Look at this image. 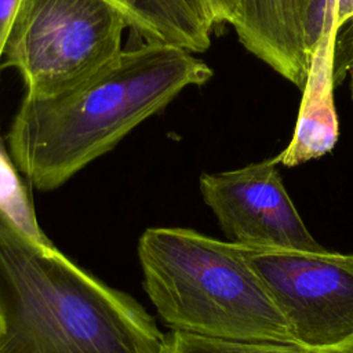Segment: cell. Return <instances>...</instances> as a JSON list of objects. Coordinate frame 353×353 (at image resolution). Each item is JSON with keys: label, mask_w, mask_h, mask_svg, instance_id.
I'll list each match as a JSON object with an SVG mask.
<instances>
[{"label": "cell", "mask_w": 353, "mask_h": 353, "mask_svg": "<svg viewBox=\"0 0 353 353\" xmlns=\"http://www.w3.org/2000/svg\"><path fill=\"white\" fill-rule=\"evenodd\" d=\"M0 353H165L167 335L0 208Z\"/></svg>", "instance_id": "cell-2"}, {"label": "cell", "mask_w": 353, "mask_h": 353, "mask_svg": "<svg viewBox=\"0 0 353 353\" xmlns=\"http://www.w3.org/2000/svg\"><path fill=\"white\" fill-rule=\"evenodd\" d=\"M192 1H193V3H194V4H196V6H197V7H199V8L203 11V8H201V4H200V0H192ZM203 12H204V11H203ZM204 15H205V14H204ZM205 17H207V15H205ZM208 21H210V19H208Z\"/></svg>", "instance_id": "cell-14"}, {"label": "cell", "mask_w": 353, "mask_h": 353, "mask_svg": "<svg viewBox=\"0 0 353 353\" xmlns=\"http://www.w3.org/2000/svg\"><path fill=\"white\" fill-rule=\"evenodd\" d=\"M165 353H325L312 350L299 345L259 342V341H233L201 336L182 331L167 334Z\"/></svg>", "instance_id": "cell-10"}, {"label": "cell", "mask_w": 353, "mask_h": 353, "mask_svg": "<svg viewBox=\"0 0 353 353\" xmlns=\"http://www.w3.org/2000/svg\"><path fill=\"white\" fill-rule=\"evenodd\" d=\"M338 28L327 23L313 47L302 103L294 135L287 148L274 157L277 164L295 167L331 152L338 141L339 124L334 105L332 65Z\"/></svg>", "instance_id": "cell-8"}, {"label": "cell", "mask_w": 353, "mask_h": 353, "mask_svg": "<svg viewBox=\"0 0 353 353\" xmlns=\"http://www.w3.org/2000/svg\"><path fill=\"white\" fill-rule=\"evenodd\" d=\"M22 0H0V66L6 40Z\"/></svg>", "instance_id": "cell-13"}, {"label": "cell", "mask_w": 353, "mask_h": 353, "mask_svg": "<svg viewBox=\"0 0 353 353\" xmlns=\"http://www.w3.org/2000/svg\"><path fill=\"white\" fill-rule=\"evenodd\" d=\"M0 332H1V319H0Z\"/></svg>", "instance_id": "cell-17"}, {"label": "cell", "mask_w": 353, "mask_h": 353, "mask_svg": "<svg viewBox=\"0 0 353 353\" xmlns=\"http://www.w3.org/2000/svg\"><path fill=\"white\" fill-rule=\"evenodd\" d=\"M316 0H200L212 26L229 23L256 58L303 87L312 47L307 26Z\"/></svg>", "instance_id": "cell-7"}, {"label": "cell", "mask_w": 353, "mask_h": 353, "mask_svg": "<svg viewBox=\"0 0 353 353\" xmlns=\"http://www.w3.org/2000/svg\"><path fill=\"white\" fill-rule=\"evenodd\" d=\"M138 258L145 291L172 331L298 345L243 245L159 226L142 233Z\"/></svg>", "instance_id": "cell-3"}, {"label": "cell", "mask_w": 353, "mask_h": 353, "mask_svg": "<svg viewBox=\"0 0 353 353\" xmlns=\"http://www.w3.org/2000/svg\"><path fill=\"white\" fill-rule=\"evenodd\" d=\"M338 353H353V346H350V347H347V349H345L342 352H338Z\"/></svg>", "instance_id": "cell-15"}, {"label": "cell", "mask_w": 353, "mask_h": 353, "mask_svg": "<svg viewBox=\"0 0 353 353\" xmlns=\"http://www.w3.org/2000/svg\"><path fill=\"white\" fill-rule=\"evenodd\" d=\"M146 43L185 48L193 54L211 44L212 23L192 0H108Z\"/></svg>", "instance_id": "cell-9"}, {"label": "cell", "mask_w": 353, "mask_h": 353, "mask_svg": "<svg viewBox=\"0 0 353 353\" xmlns=\"http://www.w3.org/2000/svg\"><path fill=\"white\" fill-rule=\"evenodd\" d=\"M200 192L230 241L252 250L323 251L290 199L277 161L203 174Z\"/></svg>", "instance_id": "cell-6"}, {"label": "cell", "mask_w": 353, "mask_h": 353, "mask_svg": "<svg viewBox=\"0 0 353 353\" xmlns=\"http://www.w3.org/2000/svg\"><path fill=\"white\" fill-rule=\"evenodd\" d=\"M0 208L10 214L23 229L36 236H44L36 225L26 194L17 178L15 170L0 153Z\"/></svg>", "instance_id": "cell-11"}, {"label": "cell", "mask_w": 353, "mask_h": 353, "mask_svg": "<svg viewBox=\"0 0 353 353\" xmlns=\"http://www.w3.org/2000/svg\"><path fill=\"white\" fill-rule=\"evenodd\" d=\"M211 77L203 59L176 46L145 43L123 50L58 94L25 95L7 137L11 157L34 188L57 189L181 91Z\"/></svg>", "instance_id": "cell-1"}, {"label": "cell", "mask_w": 353, "mask_h": 353, "mask_svg": "<svg viewBox=\"0 0 353 353\" xmlns=\"http://www.w3.org/2000/svg\"><path fill=\"white\" fill-rule=\"evenodd\" d=\"M245 248V247H244ZM299 346H353V254L245 248Z\"/></svg>", "instance_id": "cell-5"}, {"label": "cell", "mask_w": 353, "mask_h": 353, "mask_svg": "<svg viewBox=\"0 0 353 353\" xmlns=\"http://www.w3.org/2000/svg\"><path fill=\"white\" fill-rule=\"evenodd\" d=\"M352 17L353 0H316L307 26L312 51L324 25L334 23L339 29Z\"/></svg>", "instance_id": "cell-12"}, {"label": "cell", "mask_w": 353, "mask_h": 353, "mask_svg": "<svg viewBox=\"0 0 353 353\" xmlns=\"http://www.w3.org/2000/svg\"><path fill=\"white\" fill-rule=\"evenodd\" d=\"M127 28L108 0H22L1 65L18 70L25 95L50 97L113 61Z\"/></svg>", "instance_id": "cell-4"}, {"label": "cell", "mask_w": 353, "mask_h": 353, "mask_svg": "<svg viewBox=\"0 0 353 353\" xmlns=\"http://www.w3.org/2000/svg\"><path fill=\"white\" fill-rule=\"evenodd\" d=\"M352 98H353V70H352Z\"/></svg>", "instance_id": "cell-16"}]
</instances>
